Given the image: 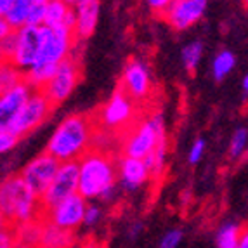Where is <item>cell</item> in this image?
I'll return each instance as SVG.
<instances>
[{"label": "cell", "mask_w": 248, "mask_h": 248, "mask_svg": "<svg viewBox=\"0 0 248 248\" xmlns=\"http://www.w3.org/2000/svg\"><path fill=\"white\" fill-rule=\"evenodd\" d=\"M59 167H61V161L58 158H54L50 153L44 151L38 156H35L31 161H28L21 169L19 175L25 181L26 186H28V189L38 200H42L44 195L47 193V189H49V186L52 184Z\"/></svg>", "instance_id": "obj_7"}, {"label": "cell", "mask_w": 248, "mask_h": 248, "mask_svg": "<svg viewBox=\"0 0 248 248\" xmlns=\"http://www.w3.org/2000/svg\"><path fill=\"white\" fill-rule=\"evenodd\" d=\"M101 217H103V210L94 203H89L87 210H85V217H83V226L85 228H94V226L99 224Z\"/></svg>", "instance_id": "obj_29"}, {"label": "cell", "mask_w": 248, "mask_h": 248, "mask_svg": "<svg viewBox=\"0 0 248 248\" xmlns=\"http://www.w3.org/2000/svg\"><path fill=\"white\" fill-rule=\"evenodd\" d=\"M243 91L248 94V75H247V77H245V78H243Z\"/></svg>", "instance_id": "obj_39"}, {"label": "cell", "mask_w": 248, "mask_h": 248, "mask_svg": "<svg viewBox=\"0 0 248 248\" xmlns=\"http://www.w3.org/2000/svg\"><path fill=\"white\" fill-rule=\"evenodd\" d=\"M73 241V231H66V229H61L49 222L44 224L40 248H71Z\"/></svg>", "instance_id": "obj_19"}, {"label": "cell", "mask_w": 248, "mask_h": 248, "mask_svg": "<svg viewBox=\"0 0 248 248\" xmlns=\"http://www.w3.org/2000/svg\"><path fill=\"white\" fill-rule=\"evenodd\" d=\"M134 118H136V101L120 87L113 92V95L97 113V125H101L103 130L108 132H120L132 127Z\"/></svg>", "instance_id": "obj_5"}, {"label": "cell", "mask_w": 248, "mask_h": 248, "mask_svg": "<svg viewBox=\"0 0 248 248\" xmlns=\"http://www.w3.org/2000/svg\"><path fill=\"white\" fill-rule=\"evenodd\" d=\"M234 64H236L234 54L229 52V50H222V52H219L217 56H215L214 64H212L214 78L217 80V82L224 80L229 73H231V70L234 68Z\"/></svg>", "instance_id": "obj_23"}, {"label": "cell", "mask_w": 248, "mask_h": 248, "mask_svg": "<svg viewBox=\"0 0 248 248\" xmlns=\"http://www.w3.org/2000/svg\"><path fill=\"white\" fill-rule=\"evenodd\" d=\"M248 142V130L247 128H238L231 137V142H229V156L238 158L243 155L245 148H247Z\"/></svg>", "instance_id": "obj_26"}, {"label": "cell", "mask_w": 248, "mask_h": 248, "mask_svg": "<svg viewBox=\"0 0 248 248\" xmlns=\"http://www.w3.org/2000/svg\"><path fill=\"white\" fill-rule=\"evenodd\" d=\"M95 124L89 115L66 116L50 136L47 142V153L58 158L61 163L64 161H78L83 155L91 151L94 142Z\"/></svg>", "instance_id": "obj_1"}, {"label": "cell", "mask_w": 248, "mask_h": 248, "mask_svg": "<svg viewBox=\"0 0 248 248\" xmlns=\"http://www.w3.org/2000/svg\"><path fill=\"white\" fill-rule=\"evenodd\" d=\"M116 169H118V182L127 191H137L151 177L146 161L141 158L122 156L116 161Z\"/></svg>", "instance_id": "obj_16"}, {"label": "cell", "mask_w": 248, "mask_h": 248, "mask_svg": "<svg viewBox=\"0 0 248 248\" xmlns=\"http://www.w3.org/2000/svg\"><path fill=\"white\" fill-rule=\"evenodd\" d=\"M202 54H203V44L200 40L191 42V44H187L184 47V50H182V61H184V66H186V70L189 73H193L196 70L200 59H202Z\"/></svg>", "instance_id": "obj_24"}, {"label": "cell", "mask_w": 248, "mask_h": 248, "mask_svg": "<svg viewBox=\"0 0 248 248\" xmlns=\"http://www.w3.org/2000/svg\"><path fill=\"white\" fill-rule=\"evenodd\" d=\"M207 9V0H174L169 5L163 19L177 31L187 30L202 19Z\"/></svg>", "instance_id": "obj_13"}, {"label": "cell", "mask_w": 248, "mask_h": 248, "mask_svg": "<svg viewBox=\"0 0 248 248\" xmlns=\"http://www.w3.org/2000/svg\"><path fill=\"white\" fill-rule=\"evenodd\" d=\"M82 248H99V247H97V243H95V241H89V243H85Z\"/></svg>", "instance_id": "obj_37"}, {"label": "cell", "mask_w": 248, "mask_h": 248, "mask_svg": "<svg viewBox=\"0 0 248 248\" xmlns=\"http://www.w3.org/2000/svg\"><path fill=\"white\" fill-rule=\"evenodd\" d=\"M71 248H73V247H71Z\"/></svg>", "instance_id": "obj_42"}, {"label": "cell", "mask_w": 248, "mask_h": 248, "mask_svg": "<svg viewBox=\"0 0 248 248\" xmlns=\"http://www.w3.org/2000/svg\"><path fill=\"white\" fill-rule=\"evenodd\" d=\"M42 42H44V30H42V26L26 25L21 30H16V46H14V52L7 62L16 66L23 73H26L38 61V56H40L42 50Z\"/></svg>", "instance_id": "obj_8"}, {"label": "cell", "mask_w": 248, "mask_h": 248, "mask_svg": "<svg viewBox=\"0 0 248 248\" xmlns=\"http://www.w3.org/2000/svg\"><path fill=\"white\" fill-rule=\"evenodd\" d=\"M203 153H205V141L203 139H196L195 142H193V146H191V151H189V156H187V160H189V163H198L200 160H202Z\"/></svg>", "instance_id": "obj_31"}, {"label": "cell", "mask_w": 248, "mask_h": 248, "mask_svg": "<svg viewBox=\"0 0 248 248\" xmlns=\"http://www.w3.org/2000/svg\"><path fill=\"white\" fill-rule=\"evenodd\" d=\"M19 0H0V14L7 13L9 9L13 7V5H16Z\"/></svg>", "instance_id": "obj_34"}, {"label": "cell", "mask_w": 248, "mask_h": 248, "mask_svg": "<svg viewBox=\"0 0 248 248\" xmlns=\"http://www.w3.org/2000/svg\"><path fill=\"white\" fill-rule=\"evenodd\" d=\"M240 248H248V226L247 228H243V231H241Z\"/></svg>", "instance_id": "obj_35"}, {"label": "cell", "mask_w": 248, "mask_h": 248, "mask_svg": "<svg viewBox=\"0 0 248 248\" xmlns=\"http://www.w3.org/2000/svg\"><path fill=\"white\" fill-rule=\"evenodd\" d=\"M78 184H80L78 161H64V163H61L52 184L49 186L44 198L40 200L42 212L56 207L58 203L70 198V196L78 195Z\"/></svg>", "instance_id": "obj_9"}, {"label": "cell", "mask_w": 248, "mask_h": 248, "mask_svg": "<svg viewBox=\"0 0 248 248\" xmlns=\"http://www.w3.org/2000/svg\"><path fill=\"white\" fill-rule=\"evenodd\" d=\"M241 231L243 229L234 222H228L220 226L215 234V247L217 248H240Z\"/></svg>", "instance_id": "obj_21"}, {"label": "cell", "mask_w": 248, "mask_h": 248, "mask_svg": "<svg viewBox=\"0 0 248 248\" xmlns=\"http://www.w3.org/2000/svg\"><path fill=\"white\" fill-rule=\"evenodd\" d=\"M25 80V73L19 71L16 66L9 64V62H2V71H0V82H2V92L7 89L14 87L19 82Z\"/></svg>", "instance_id": "obj_25"}, {"label": "cell", "mask_w": 248, "mask_h": 248, "mask_svg": "<svg viewBox=\"0 0 248 248\" xmlns=\"http://www.w3.org/2000/svg\"><path fill=\"white\" fill-rule=\"evenodd\" d=\"M243 4H245V7L248 9V0H243Z\"/></svg>", "instance_id": "obj_41"}, {"label": "cell", "mask_w": 248, "mask_h": 248, "mask_svg": "<svg viewBox=\"0 0 248 248\" xmlns=\"http://www.w3.org/2000/svg\"><path fill=\"white\" fill-rule=\"evenodd\" d=\"M141 231H142V224H141V222H137V224H134L132 228H130L128 234H130V236L134 238V236H139V232H141Z\"/></svg>", "instance_id": "obj_36"}, {"label": "cell", "mask_w": 248, "mask_h": 248, "mask_svg": "<svg viewBox=\"0 0 248 248\" xmlns=\"http://www.w3.org/2000/svg\"><path fill=\"white\" fill-rule=\"evenodd\" d=\"M165 158H167V141L158 144V148L155 149L153 153L144 158L146 165L149 169V174H151L153 179H158L163 175V172H165Z\"/></svg>", "instance_id": "obj_22"}, {"label": "cell", "mask_w": 248, "mask_h": 248, "mask_svg": "<svg viewBox=\"0 0 248 248\" xmlns=\"http://www.w3.org/2000/svg\"><path fill=\"white\" fill-rule=\"evenodd\" d=\"M163 141H167L163 116L160 113H155V115L148 116L146 120L128 128L124 144H122V155L144 160Z\"/></svg>", "instance_id": "obj_4"}, {"label": "cell", "mask_w": 248, "mask_h": 248, "mask_svg": "<svg viewBox=\"0 0 248 248\" xmlns=\"http://www.w3.org/2000/svg\"><path fill=\"white\" fill-rule=\"evenodd\" d=\"M47 14V2H31L28 13V25L30 26H44L46 25Z\"/></svg>", "instance_id": "obj_27"}, {"label": "cell", "mask_w": 248, "mask_h": 248, "mask_svg": "<svg viewBox=\"0 0 248 248\" xmlns=\"http://www.w3.org/2000/svg\"><path fill=\"white\" fill-rule=\"evenodd\" d=\"M16 247V236H14V231L11 229V232L7 229L2 231V236H0V248H14Z\"/></svg>", "instance_id": "obj_32"}, {"label": "cell", "mask_w": 248, "mask_h": 248, "mask_svg": "<svg viewBox=\"0 0 248 248\" xmlns=\"http://www.w3.org/2000/svg\"><path fill=\"white\" fill-rule=\"evenodd\" d=\"M54 104L47 99V95L42 91H35L33 95L30 97V101L26 103V106L14 116L11 124L5 127H0V130H9L11 134H14L16 137H23L26 134H30L31 130L42 125L47 120V116L52 111Z\"/></svg>", "instance_id": "obj_6"}, {"label": "cell", "mask_w": 248, "mask_h": 248, "mask_svg": "<svg viewBox=\"0 0 248 248\" xmlns=\"http://www.w3.org/2000/svg\"><path fill=\"white\" fill-rule=\"evenodd\" d=\"M17 139L19 137H16L14 134L9 132V130H0V149H2V153L11 151L16 146Z\"/></svg>", "instance_id": "obj_30"}, {"label": "cell", "mask_w": 248, "mask_h": 248, "mask_svg": "<svg viewBox=\"0 0 248 248\" xmlns=\"http://www.w3.org/2000/svg\"><path fill=\"white\" fill-rule=\"evenodd\" d=\"M101 2L99 0H80L75 7L77 13V26H75V37L78 40H85L94 33L97 21H99Z\"/></svg>", "instance_id": "obj_17"}, {"label": "cell", "mask_w": 248, "mask_h": 248, "mask_svg": "<svg viewBox=\"0 0 248 248\" xmlns=\"http://www.w3.org/2000/svg\"><path fill=\"white\" fill-rule=\"evenodd\" d=\"M120 87L134 101H142L148 97L151 92V78H149V71L144 62H141L139 59H132L127 62Z\"/></svg>", "instance_id": "obj_14"}, {"label": "cell", "mask_w": 248, "mask_h": 248, "mask_svg": "<svg viewBox=\"0 0 248 248\" xmlns=\"http://www.w3.org/2000/svg\"><path fill=\"white\" fill-rule=\"evenodd\" d=\"M78 195L85 200H111L118 181V169L106 151L91 149L78 160Z\"/></svg>", "instance_id": "obj_2"}, {"label": "cell", "mask_w": 248, "mask_h": 248, "mask_svg": "<svg viewBox=\"0 0 248 248\" xmlns=\"http://www.w3.org/2000/svg\"><path fill=\"white\" fill-rule=\"evenodd\" d=\"M31 2H49V0H31Z\"/></svg>", "instance_id": "obj_40"}, {"label": "cell", "mask_w": 248, "mask_h": 248, "mask_svg": "<svg viewBox=\"0 0 248 248\" xmlns=\"http://www.w3.org/2000/svg\"><path fill=\"white\" fill-rule=\"evenodd\" d=\"M182 243V231L181 229H169L161 236L158 248H179Z\"/></svg>", "instance_id": "obj_28"}, {"label": "cell", "mask_w": 248, "mask_h": 248, "mask_svg": "<svg viewBox=\"0 0 248 248\" xmlns=\"http://www.w3.org/2000/svg\"><path fill=\"white\" fill-rule=\"evenodd\" d=\"M14 30L11 28V25H9L7 21L5 19H2L0 17V38H5V37H9V35L13 33Z\"/></svg>", "instance_id": "obj_33"}, {"label": "cell", "mask_w": 248, "mask_h": 248, "mask_svg": "<svg viewBox=\"0 0 248 248\" xmlns=\"http://www.w3.org/2000/svg\"><path fill=\"white\" fill-rule=\"evenodd\" d=\"M78 80H80V64L77 62V59L73 56H70L66 61H62L59 64L56 75H54L52 80L49 82V85L42 92L56 106V104H61L62 101H66L70 97L73 89L77 87Z\"/></svg>", "instance_id": "obj_12"}, {"label": "cell", "mask_w": 248, "mask_h": 248, "mask_svg": "<svg viewBox=\"0 0 248 248\" xmlns=\"http://www.w3.org/2000/svg\"><path fill=\"white\" fill-rule=\"evenodd\" d=\"M87 200L82 195H73L70 198L62 200L56 207L49 208V210L42 212L44 220L49 224H54L61 229L66 231H75L77 228L83 226V217H85V210H87Z\"/></svg>", "instance_id": "obj_11"}, {"label": "cell", "mask_w": 248, "mask_h": 248, "mask_svg": "<svg viewBox=\"0 0 248 248\" xmlns=\"http://www.w3.org/2000/svg\"><path fill=\"white\" fill-rule=\"evenodd\" d=\"M42 30H44V42L37 62L59 66L71 56V50L77 44L75 31L68 28H47V26H42Z\"/></svg>", "instance_id": "obj_10"}, {"label": "cell", "mask_w": 248, "mask_h": 248, "mask_svg": "<svg viewBox=\"0 0 248 248\" xmlns=\"http://www.w3.org/2000/svg\"><path fill=\"white\" fill-rule=\"evenodd\" d=\"M0 210L4 224L17 228L42 215V203L28 189L21 175H11L0 187Z\"/></svg>", "instance_id": "obj_3"}, {"label": "cell", "mask_w": 248, "mask_h": 248, "mask_svg": "<svg viewBox=\"0 0 248 248\" xmlns=\"http://www.w3.org/2000/svg\"><path fill=\"white\" fill-rule=\"evenodd\" d=\"M44 26H47V28H68L75 31V26H77L75 7H70L64 0H49Z\"/></svg>", "instance_id": "obj_18"}, {"label": "cell", "mask_w": 248, "mask_h": 248, "mask_svg": "<svg viewBox=\"0 0 248 248\" xmlns=\"http://www.w3.org/2000/svg\"><path fill=\"white\" fill-rule=\"evenodd\" d=\"M33 92L35 89L26 82V78L14 87L2 92V97H0V124L2 125L0 127H5V125L11 124L14 116L26 106Z\"/></svg>", "instance_id": "obj_15"}, {"label": "cell", "mask_w": 248, "mask_h": 248, "mask_svg": "<svg viewBox=\"0 0 248 248\" xmlns=\"http://www.w3.org/2000/svg\"><path fill=\"white\" fill-rule=\"evenodd\" d=\"M42 231L44 224L38 220H31L28 224L14 228V236H16V247L17 248H40Z\"/></svg>", "instance_id": "obj_20"}, {"label": "cell", "mask_w": 248, "mask_h": 248, "mask_svg": "<svg viewBox=\"0 0 248 248\" xmlns=\"http://www.w3.org/2000/svg\"><path fill=\"white\" fill-rule=\"evenodd\" d=\"M64 2H66V4L70 5V7H77V5H78L80 0H64Z\"/></svg>", "instance_id": "obj_38"}]
</instances>
